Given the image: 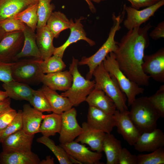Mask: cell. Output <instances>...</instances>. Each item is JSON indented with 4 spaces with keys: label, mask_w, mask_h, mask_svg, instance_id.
I'll use <instances>...</instances> for the list:
<instances>
[{
    "label": "cell",
    "mask_w": 164,
    "mask_h": 164,
    "mask_svg": "<svg viewBox=\"0 0 164 164\" xmlns=\"http://www.w3.org/2000/svg\"><path fill=\"white\" fill-rule=\"evenodd\" d=\"M12 63L0 61V81L3 83L13 80L11 73Z\"/></svg>",
    "instance_id": "obj_42"
},
{
    "label": "cell",
    "mask_w": 164,
    "mask_h": 164,
    "mask_svg": "<svg viewBox=\"0 0 164 164\" xmlns=\"http://www.w3.org/2000/svg\"><path fill=\"white\" fill-rule=\"evenodd\" d=\"M143 71L155 81L164 82V48L156 52L145 55L142 65Z\"/></svg>",
    "instance_id": "obj_13"
},
{
    "label": "cell",
    "mask_w": 164,
    "mask_h": 164,
    "mask_svg": "<svg viewBox=\"0 0 164 164\" xmlns=\"http://www.w3.org/2000/svg\"><path fill=\"white\" fill-rule=\"evenodd\" d=\"M131 4V7L139 10L141 8L153 5L161 0H127Z\"/></svg>",
    "instance_id": "obj_43"
},
{
    "label": "cell",
    "mask_w": 164,
    "mask_h": 164,
    "mask_svg": "<svg viewBox=\"0 0 164 164\" xmlns=\"http://www.w3.org/2000/svg\"><path fill=\"white\" fill-rule=\"evenodd\" d=\"M40 161L38 156L32 151L4 148L0 153V164H39Z\"/></svg>",
    "instance_id": "obj_14"
},
{
    "label": "cell",
    "mask_w": 164,
    "mask_h": 164,
    "mask_svg": "<svg viewBox=\"0 0 164 164\" xmlns=\"http://www.w3.org/2000/svg\"><path fill=\"white\" fill-rule=\"evenodd\" d=\"M137 156L132 154L126 148H122L119 155L118 164H137Z\"/></svg>",
    "instance_id": "obj_41"
},
{
    "label": "cell",
    "mask_w": 164,
    "mask_h": 164,
    "mask_svg": "<svg viewBox=\"0 0 164 164\" xmlns=\"http://www.w3.org/2000/svg\"><path fill=\"white\" fill-rule=\"evenodd\" d=\"M72 19H69L63 13L53 12L47 21L46 25L54 38H57L62 31L69 29Z\"/></svg>",
    "instance_id": "obj_29"
},
{
    "label": "cell",
    "mask_w": 164,
    "mask_h": 164,
    "mask_svg": "<svg viewBox=\"0 0 164 164\" xmlns=\"http://www.w3.org/2000/svg\"><path fill=\"white\" fill-rule=\"evenodd\" d=\"M39 0H0V22L38 3Z\"/></svg>",
    "instance_id": "obj_23"
},
{
    "label": "cell",
    "mask_w": 164,
    "mask_h": 164,
    "mask_svg": "<svg viewBox=\"0 0 164 164\" xmlns=\"http://www.w3.org/2000/svg\"><path fill=\"white\" fill-rule=\"evenodd\" d=\"M125 12L123 10L121 14L116 15L114 12L112 14L113 24L111 27L108 37L101 47L93 55L89 57H83L78 62V65H87L89 71L86 79L91 80L93 77V72L96 67L103 62L106 56L110 53H114L118 48V42L114 39L117 32L121 29V23L123 19Z\"/></svg>",
    "instance_id": "obj_3"
},
{
    "label": "cell",
    "mask_w": 164,
    "mask_h": 164,
    "mask_svg": "<svg viewBox=\"0 0 164 164\" xmlns=\"http://www.w3.org/2000/svg\"><path fill=\"white\" fill-rule=\"evenodd\" d=\"M130 106L129 116L141 134L157 128V122L160 115L148 97L136 98Z\"/></svg>",
    "instance_id": "obj_2"
},
{
    "label": "cell",
    "mask_w": 164,
    "mask_h": 164,
    "mask_svg": "<svg viewBox=\"0 0 164 164\" xmlns=\"http://www.w3.org/2000/svg\"><path fill=\"white\" fill-rule=\"evenodd\" d=\"M22 31L6 33L0 41V61L12 63L21 50L24 43Z\"/></svg>",
    "instance_id": "obj_8"
},
{
    "label": "cell",
    "mask_w": 164,
    "mask_h": 164,
    "mask_svg": "<svg viewBox=\"0 0 164 164\" xmlns=\"http://www.w3.org/2000/svg\"><path fill=\"white\" fill-rule=\"evenodd\" d=\"M54 158L50 155H47L46 159L40 160L39 164H54Z\"/></svg>",
    "instance_id": "obj_46"
},
{
    "label": "cell",
    "mask_w": 164,
    "mask_h": 164,
    "mask_svg": "<svg viewBox=\"0 0 164 164\" xmlns=\"http://www.w3.org/2000/svg\"><path fill=\"white\" fill-rule=\"evenodd\" d=\"M129 111L116 110L113 114L118 133L130 146H133L141 134L131 120Z\"/></svg>",
    "instance_id": "obj_11"
},
{
    "label": "cell",
    "mask_w": 164,
    "mask_h": 164,
    "mask_svg": "<svg viewBox=\"0 0 164 164\" xmlns=\"http://www.w3.org/2000/svg\"><path fill=\"white\" fill-rule=\"evenodd\" d=\"M17 112L10 106L0 114V130L5 128L12 121Z\"/></svg>",
    "instance_id": "obj_40"
},
{
    "label": "cell",
    "mask_w": 164,
    "mask_h": 164,
    "mask_svg": "<svg viewBox=\"0 0 164 164\" xmlns=\"http://www.w3.org/2000/svg\"><path fill=\"white\" fill-rule=\"evenodd\" d=\"M148 97L150 103L159 113L161 118H163L164 85H161L155 94Z\"/></svg>",
    "instance_id": "obj_38"
},
{
    "label": "cell",
    "mask_w": 164,
    "mask_h": 164,
    "mask_svg": "<svg viewBox=\"0 0 164 164\" xmlns=\"http://www.w3.org/2000/svg\"><path fill=\"white\" fill-rule=\"evenodd\" d=\"M164 5V0L142 10H139L125 4L123 8L126 13V17L123 21V25L128 30L140 27L153 16L155 13Z\"/></svg>",
    "instance_id": "obj_9"
},
{
    "label": "cell",
    "mask_w": 164,
    "mask_h": 164,
    "mask_svg": "<svg viewBox=\"0 0 164 164\" xmlns=\"http://www.w3.org/2000/svg\"><path fill=\"white\" fill-rule=\"evenodd\" d=\"M87 122L92 128L105 133H111L115 127L113 115L91 106H89Z\"/></svg>",
    "instance_id": "obj_17"
},
{
    "label": "cell",
    "mask_w": 164,
    "mask_h": 164,
    "mask_svg": "<svg viewBox=\"0 0 164 164\" xmlns=\"http://www.w3.org/2000/svg\"><path fill=\"white\" fill-rule=\"evenodd\" d=\"M149 36L153 39L157 40L164 37V21L159 23L151 32Z\"/></svg>",
    "instance_id": "obj_44"
},
{
    "label": "cell",
    "mask_w": 164,
    "mask_h": 164,
    "mask_svg": "<svg viewBox=\"0 0 164 164\" xmlns=\"http://www.w3.org/2000/svg\"><path fill=\"white\" fill-rule=\"evenodd\" d=\"M11 99L9 97L0 101V114L5 109L10 107Z\"/></svg>",
    "instance_id": "obj_45"
},
{
    "label": "cell",
    "mask_w": 164,
    "mask_h": 164,
    "mask_svg": "<svg viewBox=\"0 0 164 164\" xmlns=\"http://www.w3.org/2000/svg\"><path fill=\"white\" fill-rule=\"evenodd\" d=\"M34 135L20 130L5 138L1 143L2 148H9L26 152L31 151Z\"/></svg>",
    "instance_id": "obj_21"
},
{
    "label": "cell",
    "mask_w": 164,
    "mask_h": 164,
    "mask_svg": "<svg viewBox=\"0 0 164 164\" xmlns=\"http://www.w3.org/2000/svg\"><path fill=\"white\" fill-rule=\"evenodd\" d=\"M62 125L59 133V141L60 144L69 143L74 141L82 131L77 120V111L72 108L61 114Z\"/></svg>",
    "instance_id": "obj_10"
},
{
    "label": "cell",
    "mask_w": 164,
    "mask_h": 164,
    "mask_svg": "<svg viewBox=\"0 0 164 164\" xmlns=\"http://www.w3.org/2000/svg\"><path fill=\"white\" fill-rule=\"evenodd\" d=\"M42 60L33 57L12 62L11 73L13 80L28 84L41 82L44 74L40 66Z\"/></svg>",
    "instance_id": "obj_7"
},
{
    "label": "cell",
    "mask_w": 164,
    "mask_h": 164,
    "mask_svg": "<svg viewBox=\"0 0 164 164\" xmlns=\"http://www.w3.org/2000/svg\"><path fill=\"white\" fill-rule=\"evenodd\" d=\"M85 101L89 106L96 108L109 115H113L116 110L113 100L101 90L94 89Z\"/></svg>",
    "instance_id": "obj_22"
},
{
    "label": "cell",
    "mask_w": 164,
    "mask_h": 164,
    "mask_svg": "<svg viewBox=\"0 0 164 164\" xmlns=\"http://www.w3.org/2000/svg\"><path fill=\"white\" fill-rule=\"evenodd\" d=\"M122 149L120 140L111 133L105 134L102 143V151L106 156L107 164H118Z\"/></svg>",
    "instance_id": "obj_28"
},
{
    "label": "cell",
    "mask_w": 164,
    "mask_h": 164,
    "mask_svg": "<svg viewBox=\"0 0 164 164\" xmlns=\"http://www.w3.org/2000/svg\"><path fill=\"white\" fill-rule=\"evenodd\" d=\"M140 152H151L164 146V133L159 128L142 133L134 145Z\"/></svg>",
    "instance_id": "obj_15"
},
{
    "label": "cell",
    "mask_w": 164,
    "mask_h": 164,
    "mask_svg": "<svg viewBox=\"0 0 164 164\" xmlns=\"http://www.w3.org/2000/svg\"><path fill=\"white\" fill-rule=\"evenodd\" d=\"M78 60L73 57L69 70L73 77L72 85L68 90L60 94L68 98L73 106L75 107L85 101L95 85L94 80L85 79L80 74L78 68Z\"/></svg>",
    "instance_id": "obj_5"
},
{
    "label": "cell",
    "mask_w": 164,
    "mask_h": 164,
    "mask_svg": "<svg viewBox=\"0 0 164 164\" xmlns=\"http://www.w3.org/2000/svg\"><path fill=\"white\" fill-rule=\"evenodd\" d=\"M22 111V129L30 135L39 132L41 122L44 116L43 113L31 107L28 104L23 105Z\"/></svg>",
    "instance_id": "obj_19"
},
{
    "label": "cell",
    "mask_w": 164,
    "mask_h": 164,
    "mask_svg": "<svg viewBox=\"0 0 164 164\" xmlns=\"http://www.w3.org/2000/svg\"><path fill=\"white\" fill-rule=\"evenodd\" d=\"M8 97L6 92L0 90V101H2Z\"/></svg>",
    "instance_id": "obj_48"
},
{
    "label": "cell",
    "mask_w": 164,
    "mask_h": 164,
    "mask_svg": "<svg viewBox=\"0 0 164 164\" xmlns=\"http://www.w3.org/2000/svg\"><path fill=\"white\" fill-rule=\"evenodd\" d=\"M93 76L95 81L94 89L103 91L114 101L117 110L121 112L128 110L125 94L121 91L115 78L106 70L103 62L95 69Z\"/></svg>",
    "instance_id": "obj_4"
},
{
    "label": "cell",
    "mask_w": 164,
    "mask_h": 164,
    "mask_svg": "<svg viewBox=\"0 0 164 164\" xmlns=\"http://www.w3.org/2000/svg\"><path fill=\"white\" fill-rule=\"evenodd\" d=\"M38 3L30 6L13 17L24 23L34 32L36 29L38 21Z\"/></svg>",
    "instance_id": "obj_32"
},
{
    "label": "cell",
    "mask_w": 164,
    "mask_h": 164,
    "mask_svg": "<svg viewBox=\"0 0 164 164\" xmlns=\"http://www.w3.org/2000/svg\"><path fill=\"white\" fill-rule=\"evenodd\" d=\"M22 32L24 36L23 46L20 51L16 56L15 61L27 57L42 59L36 43V33L35 32L26 25Z\"/></svg>",
    "instance_id": "obj_25"
},
{
    "label": "cell",
    "mask_w": 164,
    "mask_h": 164,
    "mask_svg": "<svg viewBox=\"0 0 164 164\" xmlns=\"http://www.w3.org/2000/svg\"><path fill=\"white\" fill-rule=\"evenodd\" d=\"M37 142L43 144L54 154L60 164H72L71 158L60 145H56L54 141L49 137L43 136L37 139Z\"/></svg>",
    "instance_id": "obj_31"
},
{
    "label": "cell",
    "mask_w": 164,
    "mask_h": 164,
    "mask_svg": "<svg viewBox=\"0 0 164 164\" xmlns=\"http://www.w3.org/2000/svg\"><path fill=\"white\" fill-rule=\"evenodd\" d=\"M52 1L39 0L37 10L38 21L36 29L46 25L47 20L55 9V5L51 3Z\"/></svg>",
    "instance_id": "obj_34"
},
{
    "label": "cell",
    "mask_w": 164,
    "mask_h": 164,
    "mask_svg": "<svg viewBox=\"0 0 164 164\" xmlns=\"http://www.w3.org/2000/svg\"><path fill=\"white\" fill-rule=\"evenodd\" d=\"M40 89L46 97L53 112L61 114L73 107L68 98L59 94L56 91L44 85Z\"/></svg>",
    "instance_id": "obj_27"
},
{
    "label": "cell",
    "mask_w": 164,
    "mask_h": 164,
    "mask_svg": "<svg viewBox=\"0 0 164 164\" xmlns=\"http://www.w3.org/2000/svg\"><path fill=\"white\" fill-rule=\"evenodd\" d=\"M3 88L8 97L16 100H25L29 102L34 89L29 84L14 80L4 83Z\"/></svg>",
    "instance_id": "obj_26"
},
{
    "label": "cell",
    "mask_w": 164,
    "mask_h": 164,
    "mask_svg": "<svg viewBox=\"0 0 164 164\" xmlns=\"http://www.w3.org/2000/svg\"><path fill=\"white\" fill-rule=\"evenodd\" d=\"M22 111L19 110L12 121L5 128L0 130V143H2L5 138L10 135L22 129Z\"/></svg>",
    "instance_id": "obj_37"
},
{
    "label": "cell",
    "mask_w": 164,
    "mask_h": 164,
    "mask_svg": "<svg viewBox=\"0 0 164 164\" xmlns=\"http://www.w3.org/2000/svg\"><path fill=\"white\" fill-rule=\"evenodd\" d=\"M29 102L33 108L42 113L52 112L48 100L41 89L34 90Z\"/></svg>",
    "instance_id": "obj_35"
},
{
    "label": "cell",
    "mask_w": 164,
    "mask_h": 164,
    "mask_svg": "<svg viewBox=\"0 0 164 164\" xmlns=\"http://www.w3.org/2000/svg\"><path fill=\"white\" fill-rule=\"evenodd\" d=\"M90 1H93L97 3H100L101 2L104 1L106 0H89Z\"/></svg>",
    "instance_id": "obj_50"
},
{
    "label": "cell",
    "mask_w": 164,
    "mask_h": 164,
    "mask_svg": "<svg viewBox=\"0 0 164 164\" xmlns=\"http://www.w3.org/2000/svg\"><path fill=\"white\" fill-rule=\"evenodd\" d=\"M60 145L69 155L81 164H103L100 161L102 157L101 153L91 151L83 144L73 141Z\"/></svg>",
    "instance_id": "obj_12"
},
{
    "label": "cell",
    "mask_w": 164,
    "mask_h": 164,
    "mask_svg": "<svg viewBox=\"0 0 164 164\" xmlns=\"http://www.w3.org/2000/svg\"><path fill=\"white\" fill-rule=\"evenodd\" d=\"M26 25L13 17L6 19L0 22V27L6 32L23 31Z\"/></svg>",
    "instance_id": "obj_39"
},
{
    "label": "cell",
    "mask_w": 164,
    "mask_h": 164,
    "mask_svg": "<svg viewBox=\"0 0 164 164\" xmlns=\"http://www.w3.org/2000/svg\"><path fill=\"white\" fill-rule=\"evenodd\" d=\"M150 22L143 27L128 30L118 42L114 53L116 60L122 72L131 80L139 86H148L150 77L144 73L142 65L145 50L149 46L148 31Z\"/></svg>",
    "instance_id": "obj_1"
},
{
    "label": "cell",
    "mask_w": 164,
    "mask_h": 164,
    "mask_svg": "<svg viewBox=\"0 0 164 164\" xmlns=\"http://www.w3.org/2000/svg\"><path fill=\"white\" fill-rule=\"evenodd\" d=\"M36 42L41 58L45 60L52 56L55 47L53 45L54 37L46 25L36 29Z\"/></svg>",
    "instance_id": "obj_24"
},
{
    "label": "cell",
    "mask_w": 164,
    "mask_h": 164,
    "mask_svg": "<svg viewBox=\"0 0 164 164\" xmlns=\"http://www.w3.org/2000/svg\"><path fill=\"white\" fill-rule=\"evenodd\" d=\"M6 32L0 27V41L4 37Z\"/></svg>",
    "instance_id": "obj_49"
},
{
    "label": "cell",
    "mask_w": 164,
    "mask_h": 164,
    "mask_svg": "<svg viewBox=\"0 0 164 164\" xmlns=\"http://www.w3.org/2000/svg\"><path fill=\"white\" fill-rule=\"evenodd\" d=\"M137 164H164V149L160 148L150 153L137 155Z\"/></svg>",
    "instance_id": "obj_36"
},
{
    "label": "cell",
    "mask_w": 164,
    "mask_h": 164,
    "mask_svg": "<svg viewBox=\"0 0 164 164\" xmlns=\"http://www.w3.org/2000/svg\"><path fill=\"white\" fill-rule=\"evenodd\" d=\"M84 19V18L83 17H80L78 19H75L74 22L72 19L69 29L70 30V33L68 38L62 45L55 47L53 55H57L63 58V54L67 48L72 44L80 40L85 41L91 46L95 45V41L86 36L84 26L81 23V20Z\"/></svg>",
    "instance_id": "obj_16"
},
{
    "label": "cell",
    "mask_w": 164,
    "mask_h": 164,
    "mask_svg": "<svg viewBox=\"0 0 164 164\" xmlns=\"http://www.w3.org/2000/svg\"><path fill=\"white\" fill-rule=\"evenodd\" d=\"M82 128L81 133L74 141L88 145L93 151L101 153L103 141L106 133L92 128L86 122L82 124Z\"/></svg>",
    "instance_id": "obj_18"
},
{
    "label": "cell",
    "mask_w": 164,
    "mask_h": 164,
    "mask_svg": "<svg viewBox=\"0 0 164 164\" xmlns=\"http://www.w3.org/2000/svg\"><path fill=\"white\" fill-rule=\"evenodd\" d=\"M62 58L59 56L53 55L48 58L42 60L40 66L43 73L45 74L63 71L66 66Z\"/></svg>",
    "instance_id": "obj_33"
},
{
    "label": "cell",
    "mask_w": 164,
    "mask_h": 164,
    "mask_svg": "<svg viewBox=\"0 0 164 164\" xmlns=\"http://www.w3.org/2000/svg\"><path fill=\"white\" fill-rule=\"evenodd\" d=\"M103 63L109 74L116 79L121 91L126 96L128 106H130L136 97L143 93L144 89L131 80L122 72L118 65L114 52L109 53Z\"/></svg>",
    "instance_id": "obj_6"
},
{
    "label": "cell",
    "mask_w": 164,
    "mask_h": 164,
    "mask_svg": "<svg viewBox=\"0 0 164 164\" xmlns=\"http://www.w3.org/2000/svg\"><path fill=\"white\" fill-rule=\"evenodd\" d=\"M88 4L89 8L91 11L93 13H95L96 12V9L94 5L89 0H85Z\"/></svg>",
    "instance_id": "obj_47"
},
{
    "label": "cell",
    "mask_w": 164,
    "mask_h": 164,
    "mask_svg": "<svg viewBox=\"0 0 164 164\" xmlns=\"http://www.w3.org/2000/svg\"><path fill=\"white\" fill-rule=\"evenodd\" d=\"M72 81L71 73L65 70L44 74L41 83L53 90L65 92L70 88Z\"/></svg>",
    "instance_id": "obj_20"
},
{
    "label": "cell",
    "mask_w": 164,
    "mask_h": 164,
    "mask_svg": "<svg viewBox=\"0 0 164 164\" xmlns=\"http://www.w3.org/2000/svg\"><path fill=\"white\" fill-rule=\"evenodd\" d=\"M43 122L41 124L39 132L43 136L50 137L59 133L61 130L62 117L61 114L52 113L44 115Z\"/></svg>",
    "instance_id": "obj_30"
}]
</instances>
